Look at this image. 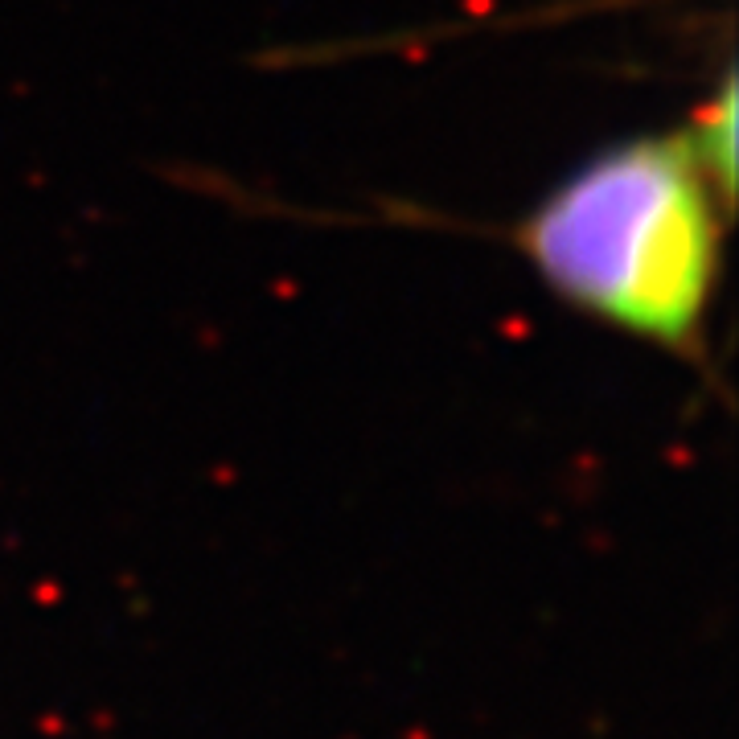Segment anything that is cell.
I'll list each match as a JSON object with an SVG mask.
<instances>
[{
    "instance_id": "6da1fadb",
    "label": "cell",
    "mask_w": 739,
    "mask_h": 739,
    "mask_svg": "<svg viewBox=\"0 0 739 739\" xmlns=\"http://www.w3.org/2000/svg\"><path fill=\"white\" fill-rule=\"evenodd\" d=\"M727 202L686 132L633 136L571 169L518 226V247L579 313L670 354H698Z\"/></svg>"
},
{
    "instance_id": "7a4b0ae2",
    "label": "cell",
    "mask_w": 739,
    "mask_h": 739,
    "mask_svg": "<svg viewBox=\"0 0 739 739\" xmlns=\"http://www.w3.org/2000/svg\"><path fill=\"white\" fill-rule=\"evenodd\" d=\"M686 140L698 152L703 169L719 181V189L731 193V185H735V87H731V79H723L719 95L698 111V120L690 124Z\"/></svg>"
}]
</instances>
